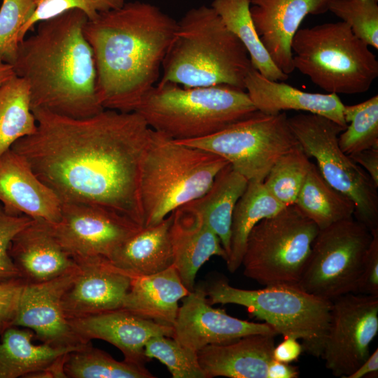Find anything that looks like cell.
I'll return each instance as SVG.
<instances>
[{"label": "cell", "instance_id": "d6986e66", "mask_svg": "<svg viewBox=\"0 0 378 378\" xmlns=\"http://www.w3.org/2000/svg\"><path fill=\"white\" fill-rule=\"evenodd\" d=\"M74 333L84 342L104 340L120 349L124 360L144 365L149 360L144 353L146 343L156 336L172 337L173 326L156 323L119 309L68 320Z\"/></svg>", "mask_w": 378, "mask_h": 378}, {"label": "cell", "instance_id": "9c48e42d", "mask_svg": "<svg viewBox=\"0 0 378 378\" xmlns=\"http://www.w3.org/2000/svg\"><path fill=\"white\" fill-rule=\"evenodd\" d=\"M318 230L295 204L261 220L246 239L244 274L265 286H297Z\"/></svg>", "mask_w": 378, "mask_h": 378}, {"label": "cell", "instance_id": "ee69618b", "mask_svg": "<svg viewBox=\"0 0 378 378\" xmlns=\"http://www.w3.org/2000/svg\"><path fill=\"white\" fill-rule=\"evenodd\" d=\"M349 156L367 172L378 188V148L365 149Z\"/></svg>", "mask_w": 378, "mask_h": 378}, {"label": "cell", "instance_id": "30bf717a", "mask_svg": "<svg viewBox=\"0 0 378 378\" xmlns=\"http://www.w3.org/2000/svg\"><path fill=\"white\" fill-rule=\"evenodd\" d=\"M302 149L316 161L323 177L354 202V217L372 232L378 230V193L367 172L338 144L346 127L324 116L302 113L288 118Z\"/></svg>", "mask_w": 378, "mask_h": 378}, {"label": "cell", "instance_id": "277c9868", "mask_svg": "<svg viewBox=\"0 0 378 378\" xmlns=\"http://www.w3.org/2000/svg\"><path fill=\"white\" fill-rule=\"evenodd\" d=\"M251 67L246 49L215 10L200 6L178 21L158 83L183 88L227 85L245 90Z\"/></svg>", "mask_w": 378, "mask_h": 378}, {"label": "cell", "instance_id": "7402d4cb", "mask_svg": "<svg viewBox=\"0 0 378 378\" xmlns=\"http://www.w3.org/2000/svg\"><path fill=\"white\" fill-rule=\"evenodd\" d=\"M245 91L256 109L265 114L295 110L318 114L346 127L344 104L334 93L320 94L300 90L284 81L270 80L251 67L245 78Z\"/></svg>", "mask_w": 378, "mask_h": 378}, {"label": "cell", "instance_id": "ba28073f", "mask_svg": "<svg viewBox=\"0 0 378 378\" xmlns=\"http://www.w3.org/2000/svg\"><path fill=\"white\" fill-rule=\"evenodd\" d=\"M205 291L211 304L243 306L278 334L300 340L303 351L308 354L321 356L330 322L331 300L295 286L272 285L246 290L230 286L224 279L212 282Z\"/></svg>", "mask_w": 378, "mask_h": 378}, {"label": "cell", "instance_id": "ac0fdd59", "mask_svg": "<svg viewBox=\"0 0 378 378\" xmlns=\"http://www.w3.org/2000/svg\"><path fill=\"white\" fill-rule=\"evenodd\" d=\"M331 0H250L258 35L275 65L288 75L294 70L291 42L304 18L328 11Z\"/></svg>", "mask_w": 378, "mask_h": 378}, {"label": "cell", "instance_id": "d6a6232c", "mask_svg": "<svg viewBox=\"0 0 378 378\" xmlns=\"http://www.w3.org/2000/svg\"><path fill=\"white\" fill-rule=\"evenodd\" d=\"M64 372L68 378H154L145 365L118 361L90 342L67 354Z\"/></svg>", "mask_w": 378, "mask_h": 378}, {"label": "cell", "instance_id": "d590c367", "mask_svg": "<svg viewBox=\"0 0 378 378\" xmlns=\"http://www.w3.org/2000/svg\"><path fill=\"white\" fill-rule=\"evenodd\" d=\"M144 353L148 360L156 358L166 365L173 378H206L197 351L182 345L173 337L150 338L145 344Z\"/></svg>", "mask_w": 378, "mask_h": 378}, {"label": "cell", "instance_id": "f6af8a7d", "mask_svg": "<svg viewBox=\"0 0 378 378\" xmlns=\"http://www.w3.org/2000/svg\"><path fill=\"white\" fill-rule=\"evenodd\" d=\"M299 371L297 367L273 359L269 365L267 378H297Z\"/></svg>", "mask_w": 378, "mask_h": 378}, {"label": "cell", "instance_id": "60d3db41", "mask_svg": "<svg viewBox=\"0 0 378 378\" xmlns=\"http://www.w3.org/2000/svg\"><path fill=\"white\" fill-rule=\"evenodd\" d=\"M25 284L21 278L0 283V337L6 329L14 326Z\"/></svg>", "mask_w": 378, "mask_h": 378}, {"label": "cell", "instance_id": "f35d334b", "mask_svg": "<svg viewBox=\"0 0 378 378\" xmlns=\"http://www.w3.org/2000/svg\"><path fill=\"white\" fill-rule=\"evenodd\" d=\"M35 3L34 13L20 31V43L26 37L27 32L33 30L41 21L73 9L80 10L88 20H92L101 13L121 7L125 0H35Z\"/></svg>", "mask_w": 378, "mask_h": 378}, {"label": "cell", "instance_id": "836d02e7", "mask_svg": "<svg viewBox=\"0 0 378 378\" xmlns=\"http://www.w3.org/2000/svg\"><path fill=\"white\" fill-rule=\"evenodd\" d=\"M343 115L349 123L338 137L341 150L346 155L378 148V96L358 104L344 105Z\"/></svg>", "mask_w": 378, "mask_h": 378}, {"label": "cell", "instance_id": "2e32d148", "mask_svg": "<svg viewBox=\"0 0 378 378\" xmlns=\"http://www.w3.org/2000/svg\"><path fill=\"white\" fill-rule=\"evenodd\" d=\"M74 259L78 270L62 300L66 318L121 309L132 276L104 257Z\"/></svg>", "mask_w": 378, "mask_h": 378}, {"label": "cell", "instance_id": "6da1fadb", "mask_svg": "<svg viewBox=\"0 0 378 378\" xmlns=\"http://www.w3.org/2000/svg\"><path fill=\"white\" fill-rule=\"evenodd\" d=\"M32 111L36 130L11 149L62 203L104 207L143 227L140 171L152 132L144 119L111 109L84 118Z\"/></svg>", "mask_w": 378, "mask_h": 378}, {"label": "cell", "instance_id": "8992f818", "mask_svg": "<svg viewBox=\"0 0 378 378\" xmlns=\"http://www.w3.org/2000/svg\"><path fill=\"white\" fill-rule=\"evenodd\" d=\"M258 110L247 92L227 86L183 88L158 83L134 109L153 130L175 141L202 138Z\"/></svg>", "mask_w": 378, "mask_h": 378}, {"label": "cell", "instance_id": "e575fe53", "mask_svg": "<svg viewBox=\"0 0 378 378\" xmlns=\"http://www.w3.org/2000/svg\"><path fill=\"white\" fill-rule=\"evenodd\" d=\"M311 164L309 158L300 145L272 165L262 183L284 206L294 204Z\"/></svg>", "mask_w": 378, "mask_h": 378}, {"label": "cell", "instance_id": "4fadbf2b", "mask_svg": "<svg viewBox=\"0 0 378 378\" xmlns=\"http://www.w3.org/2000/svg\"><path fill=\"white\" fill-rule=\"evenodd\" d=\"M377 332V296L350 293L332 300L321 356L326 368L334 376L346 378L368 358Z\"/></svg>", "mask_w": 378, "mask_h": 378}, {"label": "cell", "instance_id": "1f68e13d", "mask_svg": "<svg viewBox=\"0 0 378 378\" xmlns=\"http://www.w3.org/2000/svg\"><path fill=\"white\" fill-rule=\"evenodd\" d=\"M37 122L27 82L14 76L0 86V158L19 139L32 134Z\"/></svg>", "mask_w": 378, "mask_h": 378}, {"label": "cell", "instance_id": "d4e9b609", "mask_svg": "<svg viewBox=\"0 0 378 378\" xmlns=\"http://www.w3.org/2000/svg\"><path fill=\"white\" fill-rule=\"evenodd\" d=\"M190 291L173 266L148 276H133L122 308L156 323L174 326L178 301Z\"/></svg>", "mask_w": 378, "mask_h": 378}, {"label": "cell", "instance_id": "8fae6325", "mask_svg": "<svg viewBox=\"0 0 378 378\" xmlns=\"http://www.w3.org/2000/svg\"><path fill=\"white\" fill-rule=\"evenodd\" d=\"M285 111L253 115L213 134L177 141L218 155L248 182H263L272 165L300 146Z\"/></svg>", "mask_w": 378, "mask_h": 378}, {"label": "cell", "instance_id": "e0dca14e", "mask_svg": "<svg viewBox=\"0 0 378 378\" xmlns=\"http://www.w3.org/2000/svg\"><path fill=\"white\" fill-rule=\"evenodd\" d=\"M78 270V266L71 272L44 282L26 283L14 326L31 330L35 338L53 346L78 347L87 344L73 331L62 304V297Z\"/></svg>", "mask_w": 378, "mask_h": 378}, {"label": "cell", "instance_id": "44dd1931", "mask_svg": "<svg viewBox=\"0 0 378 378\" xmlns=\"http://www.w3.org/2000/svg\"><path fill=\"white\" fill-rule=\"evenodd\" d=\"M8 253L27 284L49 281L78 267L55 237L50 224L41 220H32L16 234Z\"/></svg>", "mask_w": 378, "mask_h": 378}, {"label": "cell", "instance_id": "7a4b0ae2", "mask_svg": "<svg viewBox=\"0 0 378 378\" xmlns=\"http://www.w3.org/2000/svg\"><path fill=\"white\" fill-rule=\"evenodd\" d=\"M178 22L150 3L134 1L88 20L83 32L97 71L104 109L134 111L160 76Z\"/></svg>", "mask_w": 378, "mask_h": 378}, {"label": "cell", "instance_id": "ab89813d", "mask_svg": "<svg viewBox=\"0 0 378 378\" xmlns=\"http://www.w3.org/2000/svg\"><path fill=\"white\" fill-rule=\"evenodd\" d=\"M33 219L25 215H13L0 206V283L20 278L8 248L11 240Z\"/></svg>", "mask_w": 378, "mask_h": 378}, {"label": "cell", "instance_id": "9a60e30c", "mask_svg": "<svg viewBox=\"0 0 378 378\" xmlns=\"http://www.w3.org/2000/svg\"><path fill=\"white\" fill-rule=\"evenodd\" d=\"M173 328L172 337L196 351L250 335H278L266 323L241 320L230 316L225 309L213 307L202 287L195 288L183 298Z\"/></svg>", "mask_w": 378, "mask_h": 378}, {"label": "cell", "instance_id": "484cf974", "mask_svg": "<svg viewBox=\"0 0 378 378\" xmlns=\"http://www.w3.org/2000/svg\"><path fill=\"white\" fill-rule=\"evenodd\" d=\"M173 218L174 212L156 225L141 227L123 241L108 260L132 277L155 274L172 266Z\"/></svg>", "mask_w": 378, "mask_h": 378}, {"label": "cell", "instance_id": "3957f363", "mask_svg": "<svg viewBox=\"0 0 378 378\" xmlns=\"http://www.w3.org/2000/svg\"><path fill=\"white\" fill-rule=\"evenodd\" d=\"M88 18L73 9L41 21L19 44L13 66L29 89L31 109L74 118L104 108L97 93V71L83 28Z\"/></svg>", "mask_w": 378, "mask_h": 378}, {"label": "cell", "instance_id": "4316f807", "mask_svg": "<svg viewBox=\"0 0 378 378\" xmlns=\"http://www.w3.org/2000/svg\"><path fill=\"white\" fill-rule=\"evenodd\" d=\"M248 184V180L227 164L218 172L206 192L186 204L218 235L227 257L233 211Z\"/></svg>", "mask_w": 378, "mask_h": 378}, {"label": "cell", "instance_id": "5bb4252c", "mask_svg": "<svg viewBox=\"0 0 378 378\" xmlns=\"http://www.w3.org/2000/svg\"><path fill=\"white\" fill-rule=\"evenodd\" d=\"M50 227L59 243L73 258L108 259L123 241L142 227L106 208L76 202L62 203L60 220Z\"/></svg>", "mask_w": 378, "mask_h": 378}, {"label": "cell", "instance_id": "7bdbcfd3", "mask_svg": "<svg viewBox=\"0 0 378 378\" xmlns=\"http://www.w3.org/2000/svg\"><path fill=\"white\" fill-rule=\"evenodd\" d=\"M294 337H284V340L275 345L272 352L273 359L286 363L298 360L303 351V347Z\"/></svg>", "mask_w": 378, "mask_h": 378}, {"label": "cell", "instance_id": "c3c4849f", "mask_svg": "<svg viewBox=\"0 0 378 378\" xmlns=\"http://www.w3.org/2000/svg\"><path fill=\"white\" fill-rule=\"evenodd\" d=\"M374 1H377V2H378V0H374Z\"/></svg>", "mask_w": 378, "mask_h": 378}, {"label": "cell", "instance_id": "603a6c76", "mask_svg": "<svg viewBox=\"0 0 378 378\" xmlns=\"http://www.w3.org/2000/svg\"><path fill=\"white\" fill-rule=\"evenodd\" d=\"M276 336L254 334L206 346L197 351L200 364L206 378H267Z\"/></svg>", "mask_w": 378, "mask_h": 378}, {"label": "cell", "instance_id": "74e56055", "mask_svg": "<svg viewBox=\"0 0 378 378\" xmlns=\"http://www.w3.org/2000/svg\"><path fill=\"white\" fill-rule=\"evenodd\" d=\"M35 0H3L0 8V60L14 63L22 27L34 13Z\"/></svg>", "mask_w": 378, "mask_h": 378}, {"label": "cell", "instance_id": "7dc6e473", "mask_svg": "<svg viewBox=\"0 0 378 378\" xmlns=\"http://www.w3.org/2000/svg\"><path fill=\"white\" fill-rule=\"evenodd\" d=\"M15 76L13 66L0 60V86Z\"/></svg>", "mask_w": 378, "mask_h": 378}, {"label": "cell", "instance_id": "83f0119b", "mask_svg": "<svg viewBox=\"0 0 378 378\" xmlns=\"http://www.w3.org/2000/svg\"><path fill=\"white\" fill-rule=\"evenodd\" d=\"M34 332L27 328L13 326L4 332L0 337V378L32 377L59 358L83 346L57 347L46 343L34 344Z\"/></svg>", "mask_w": 378, "mask_h": 378}, {"label": "cell", "instance_id": "f1b7e54d", "mask_svg": "<svg viewBox=\"0 0 378 378\" xmlns=\"http://www.w3.org/2000/svg\"><path fill=\"white\" fill-rule=\"evenodd\" d=\"M285 206L267 190L262 182H248L232 214L230 251L225 261L229 272L233 273L241 265L246 239L252 228Z\"/></svg>", "mask_w": 378, "mask_h": 378}, {"label": "cell", "instance_id": "bcb514c9", "mask_svg": "<svg viewBox=\"0 0 378 378\" xmlns=\"http://www.w3.org/2000/svg\"><path fill=\"white\" fill-rule=\"evenodd\" d=\"M378 372V349L370 354L368 358L346 378H363Z\"/></svg>", "mask_w": 378, "mask_h": 378}, {"label": "cell", "instance_id": "7c38bea8", "mask_svg": "<svg viewBox=\"0 0 378 378\" xmlns=\"http://www.w3.org/2000/svg\"><path fill=\"white\" fill-rule=\"evenodd\" d=\"M372 239L369 229L354 217L319 230L297 286L331 301L354 293Z\"/></svg>", "mask_w": 378, "mask_h": 378}, {"label": "cell", "instance_id": "cb8c5ba5", "mask_svg": "<svg viewBox=\"0 0 378 378\" xmlns=\"http://www.w3.org/2000/svg\"><path fill=\"white\" fill-rule=\"evenodd\" d=\"M172 266L183 284L191 292L201 267L212 256L227 259L218 235L204 224L200 216L184 205L174 212L171 227Z\"/></svg>", "mask_w": 378, "mask_h": 378}, {"label": "cell", "instance_id": "b9f144b4", "mask_svg": "<svg viewBox=\"0 0 378 378\" xmlns=\"http://www.w3.org/2000/svg\"><path fill=\"white\" fill-rule=\"evenodd\" d=\"M372 234V239L354 293L378 297V230Z\"/></svg>", "mask_w": 378, "mask_h": 378}, {"label": "cell", "instance_id": "4dcf8cb0", "mask_svg": "<svg viewBox=\"0 0 378 378\" xmlns=\"http://www.w3.org/2000/svg\"><path fill=\"white\" fill-rule=\"evenodd\" d=\"M211 6L244 45L253 68L272 80L288 79V75L275 65L258 35L250 13V0H214Z\"/></svg>", "mask_w": 378, "mask_h": 378}, {"label": "cell", "instance_id": "8d00e7d4", "mask_svg": "<svg viewBox=\"0 0 378 378\" xmlns=\"http://www.w3.org/2000/svg\"><path fill=\"white\" fill-rule=\"evenodd\" d=\"M374 0H331L328 10L368 46L378 49V4Z\"/></svg>", "mask_w": 378, "mask_h": 378}, {"label": "cell", "instance_id": "5b68a950", "mask_svg": "<svg viewBox=\"0 0 378 378\" xmlns=\"http://www.w3.org/2000/svg\"><path fill=\"white\" fill-rule=\"evenodd\" d=\"M227 164L218 155L152 130L140 171L143 227L159 223L202 196Z\"/></svg>", "mask_w": 378, "mask_h": 378}, {"label": "cell", "instance_id": "f546056e", "mask_svg": "<svg viewBox=\"0 0 378 378\" xmlns=\"http://www.w3.org/2000/svg\"><path fill=\"white\" fill-rule=\"evenodd\" d=\"M295 204L319 230L354 217L355 210L353 201L329 184L313 162Z\"/></svg>", "mask_w": 378, "mask_h": 378}, {"label": "cell", "instance_id": "ffe728a7", "mask_svg": "<svg viewBox=\"0 0 378 378\" xmlns=\"http://www.w3.org/2000/svg\"><path fill=\"white\" fill-rule=\"evenodd\" d=\"M0 202L13 215H25L50 224L61 218L62 202L11 148L0 158Z\"/></svg>", "mask_w": 378, "mask_h": 378}, {"label": "cell", "instance_id": "52a82bcc", "mask_svg": "<svg viewBox=\"0 0 378 378\" xmlns=\"http://www.w3.org/2000/svg\"><path fill=\"white\" fill-rule=\"evenodd\" d=\"M368 47L342 21L300 29L291 42L293 66L328 93H363L378 76Z\"/></svg>", "mask_w": 378, "mask_h": 378}]
</instances>
